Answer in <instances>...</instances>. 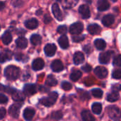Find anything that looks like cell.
<instances>
[{
  "label": "cell",
  "mask_w": 121,
  "mask_h": 121,
  "mask_svg": "<svg viewBox=\"0 0 121 121\" xmlns=\"http://www.w3.org/2000/svg\"><path fill=\"white\" fill-rule=\"evenodd\" d=\"M4 74H5V77H6L7 79L13 81V80L17 79L19 77L20 69L18 67H17L16 66L10 65V66H8L5 69Z\"/></svg>",
  "instance_id": "6da1fadb"
},
{
  "label": "cell",
  "mask_w": 121,
  "mask_h": 121,
  "mask_svg": "<svg viewBox=\"0 0 121 121\" xmlns=\"http://www.w3.org/2000/svg\"><path fill=\"white\" fill-rule=\"evenodd\" d=\"M57 97L58 94L56 92H52L48 95V97L41 99L40 100V103L45 106H51L56 102Z\"/></svg>",
  "instance_id": "7a4b0ae2"
},
{
  "label": "cell",
  "mask_w": 121,
  "mask_h": 121,
  "mask_svg": "<svg viewBox=\"0 0 121 121\" xmlns=\"http://www.w3.org/2000/svg\"><path fill=\"white\" fill-rule=\"evenodd\" d=\"M107 113L108 116L113 121H118L121 118V110L117 106H108L107 108Z\"/></svg>",
  "instance_id": "3957f363"
},
{
  "label": "cell",
  "mask_w": 121,
  "mask_h": 121,
  "mask_svg": "<svg viewBox=\"0 0 121 121\" xmlns=\"http://www.w3.org/2000/svg\"><path fill=\"white\" fill-rule=\"evenodd\" d=\"M84 29V26L82 23L81 22H77L71 25L69 28V32L72 35H79L81 34V33L83 31Z\"/></svg>",
  "instance_id": "277c9868"
},
{
  "label": "cell",
  "mask_w": 121,
  "mask_h": 121,
  "mask_svg": "<svg viewBox=\"0 0 121 121\" xmlns=\"http://www.w3.org/2000/svg\"><path fill=\"white\" fill-rule=\"evenodd\" d=\"M21 107V103H15L13 104H12L10 108H9V113L10 115L15 118H17L19 116V113H20V108Z\"/></svg>",
  "instance_id": "5b68a950"
},
{
  "label": "cell",
  "mask_w": 121,
  "mask_h": 121,
  "mask_svg": "<svg viewBox=\"0 0 121 121\" xmlns=\"http://www.w3.org/2000/svg\"><path fill=\"white\" fill-rule=\"evenodd\" d=\"M7 91L12 96L13 99L16 101L19 102V101H22L24 99V96L23 93L21 92L20 91L13 89H9V90H7Z\"/></svg>",
  "instance_id": "8992f818"
},
{
  "label": "cell",
  "mask_w": 121,
  "mask_h": 121,
  "mask_svg": "<svg viewBox=\"0 0 121 121\" xmlns=\"http://www.w3.org/2000/svg\"><path fill=\"white\" fill-rule=\"evenodd\" d=\"M52 11L55 17L58 20V21H62L63 19V14L60 9V6L57 3L53 4L52 6Z\"/></svg>",
  "instance_id": "52a82bcc"
},
{
  "label": "cell",
  "mask_w": 121,
  "mask_h": 121,
  "mask_svg": "<svg viewBox=\"0 0 121 121\" xmlns=\"http://www.w3.org/2000/svg\"><path fill=\"white\" fill-rule=\"evenodd\" d=\"M94 74L100 79H104L108 75V70L104 67H97L94 69Z\"/></svg>",
  "instance_id": "ba28073f"
},
{
  "label": "cell",
  "mask_w": 121,
  "mask_h": 121,
  "mask_svg": "<svg viewBox=\"0 0 121 121\" xmlns=\"http://www.w3.org/2000/svg\"><path fill=\"white\" fill-rule=\"evenodd\" d=\"M79 12L83 18H89L91 16L89 7L86 4H82L79 8Z\"/></svg>",
  "instance_id": "9c48e42d"
},
{
  "label": "cell",
  "mask_w": 121,
  "mask_h": 121,
  "mask_svg": "<svg viewBox=\"0 0 121 121\" xmlns=\"http://www.w3.org/2000/svg\"><path fill=\"white\" fill-rule=\"evenodd\" d=\"M112 55H113L112 51H108L101 53L99 55V62L101 64H107L110 61Z\"/></svg>",
  "instance_id": "30bf717a"
},
{
  "label": "cell",
  "mask_w": 121,
  "mask_h": 121,
  "mask_svg": "<svg viewBox=\"0 0 121 121\" xmlns=\"http://www.w3.org/2000/svg\"><path fill=\"white\" fill-rule=\"evenodd\" d=\"M56 50H57V48L55 44H47L44 48L45 53L48 57L53 56L55 54Z\"/></svg>",
  "instance_id": "8fae6325"
},
{
  "label": "cell",
  "mask_w": 121,
  "mask_h": 121,
  "mask_svg": "<svg viewBox=\"0 0 121 121\" xmlns=\"http://www.w3.org/2000/svg\"><path fill=\"white\" fill-rule=\"evenodd\" d=\"M51 68H52V71H54L55 72H61L62 70H63L64 66H63L62 62L60 60H55L52 62Z\"/></svg>",
  "instance_id": "7c38bea8"
},
{
  "label": "cell",
  "mask_w": 121,
  "mask_h": 121,
  "mask_svg": "<svg viewBox=\"0 0 121 121\" xmlns=\"http://www.w3.org/2000/svg\"><path fill=\"white\" fill-rule=\"evenodd\" d=\"M37 91V88L35 84H26L23 88V92L25 94L30 96L35 94Z\"/></svg>",
  "instance_id": "4fadbf2b"
},
{
  "label": "cell",
  "mask_w": 121,
  "mask_h": 121,
  "mask_svg": "<svg viewBox=\"0 0 121 121\" xmlns=\"http://www.w3.org/2000/svg\"><path fill=\"white\" fill-rule=\"evenodd\" d=\"M44 65H45L44 61L41 58H37V59L34 60L33 62V64H32L33 69L35 71L42 69L43 68Z\"/></svg>",
  "instance_id": "5bb4252c"
},
{
  "label": "cell",
  "mask_w": 121,
  "mask_h": 121,
  "mask_svg": "<svg viewBox=\"0 0 121 121\" xmlns=\"http://www.w3.org/2000/svg\"><path fill=\"white\" fill-rule=\"evenodd\" d=\"M35 116V111L31 108H26L23 111V118L27 121H30Z\"/></svg>",
  "instance_id": "9a60e30c"
},
{
  "label": "cell",
  "mask_w": 121,
  "mask_h": 121,
  "mask_svg": "<svg viewBox=\"0 0 121 121\" xmlns=\"http://www.w3.org/2000/svg\"><path fill=\"white\" fill-rule=\"evenodd\" d=\"M115 21V18L112 14H108L104 16L102 18V23L105 26H111Z\"/></svg>",
  "instance_id": "2e32d148"
},
{
  "label": "cell",
  "mask_w": 121,
  "mask_h": 121,
  "mask_svg": "<svg viewBox=\"0 0 121 121\" xmlns=\"http://www.w3.org/2000/svg\"><path fill=\"white\" fill-rule=\"evenodd\" d=\"M25 26L28 29H35L38 26V22L35 18H30L25 22Z\"/></svg>",
  "instance_id": "e0dca14e"
},
{
  "label": "cell",
  "mask_w": 121,
  "mask_h": 121,
  "mask_svg": "<svg viewBox=\"0 0 121 121\" xmlns=\"http://www.w3.org/2000/svg\"><path fill=\"white\" fill-rule=\"evenodd\" d=\"M101 27L97 24H91L88 26V31L91 35H98L101 32Z\"/></svg>",
  "instance_id": "ac0fdd59"
},
{
  "label": "cell",
  "mask_w": 121,
  "mask_h": 121,
  "mask_svg": "<svg viewBox=\"0 0 121 121\" xmlns=\"http://www.w3.org/2000/svg\"><path fill=\"white\" fill-rule=\"evenodd\" d=\"M73 60L75 65H79L84 61V55L82 52H76L74 55Z\"/></svg>",
  "instance_id": "d6986e66"
},
{
  "label": "cell",
  "mask_w": 121,
  "mask_h": 121,
  "mask_svg": "<svg viewBox=\"0 0 121 121\" xmlns=\"http://www.w3.org/2000/svg\"><path fill=\"white\" fill-rule=\"evenodd\" d=\"M82 118L83 121H95L94 117L88 110H84L82 112Z\"/></svg>",
  "instance_id": "ffe728a7"
},
{
  "label": "cell",
  "mask_w": 121,
  "mask_h": 121,
  "mask_svg": "<svg viewBox=\"0 0 121 121\" xmlns=\"http://www.w3.org/2000/svg\"><path fill=\"white\" fill-rule=\"evenodd\" d=\"M97 7L99 11H106L110 7V4L108 1L106 0H100L97 3Z\"/></svg>",
  "instance_id": "44dd1931"
},
{
  "label": "cell",
  "mask_w": 121,
  "mask_h": 121,
  "mask_svg": "<svg viewBox=\"0 0 121 121\" xmlns=\"http://www.w3.org/2000/svg\"><path fill=\"white\" fill-rule=\"evenodd\" d=\"M58 43L60 45V46L62 48V49H67L69 47V40L68 38L66 35H62L59 40H58Z\"/></svg>",
  "instance_id": "7402d4cb"
},
{
  "label": "cell",
  "mask_w": 121,
  "mask_h": 121,
  "mask_svg": "<svg viewBox=\"0 0 121 121\" xmlns=\"http://www.w3.org/2000/svg\"><path fill=\"white\" fill-rule=\"evenodd\" d=\"M16 45L18 48H21V49H24L28 45V40L24 37H20L16 40Z\"/></svg>",
  "instance_id": "603a6c76"
},
{
  "label": "cell",
  "mask_w": 121,
  "mask_h": 121,
  "mask_svg": "<svg viewBox=\"0 0 121 121\" xmlns=\"http://www.w3.org/2000/svg\"><path fill=\"white\" fill-rule=\"evenodd\" d=\"M2 42L5 45H9L12 40V35L9 31H5L1 36Z\"/></svg>",
  "instance_id": "cb8c5ba5"
},
{
  "label": "cell",
  "mask_w": 121,
  "mask_h": 121,
  "mask_svg": "<svg viewBox=\"0 0 121 121\" xmlns=\"http://www.w3.org/2000/svg\"><path fill=\"white\" fill-rule=\"evenodd\" d=\"M119 94L117 91H113L107 96V100L110 102H114L119 99Z\"/></svg>",
  "instance_id": "d4e9b609"
},
{
  "label": "cell",
  "mask_w": 121,
  "mask_h": 121,
  "mask_svg": "<svg viewBox=\"0 0 121 121\" xmlns=\"http://www.w3.org/2000/svg\"><path fill=\"white\" fill-rule=\"evenodd\" d=\"M94 45H95V47L98 50H104L106 48V42L103 39H96L94 41Z\"/></svg>",
  "instance_id": "484cf974"
},
{
  "label": "cell",
  "mask_w": 121,
  "mask_h": 121,
  "mask_svg": "<svg viewBox=\"0 0 121 121\" xmlns=\"http://www.w3.org/2000/svg\"><path fill=\"white\" fill-rule=\"evenodd\" d=\"M45 84L48 86H54L55 85H57V81L55 79V77L53 75H49L47 77V79L45 81Z\"/></svg>",
  "instance_id": "4316f807"
},
{
  "label": "cell",
  "mask_w": 121,
  "mask_h": 121,
  "mask_svg": "<svg viewBox=\"0 0 121 121\" xmlns=\"http://www.w3.org/2000/svg\"><path fill=\"white\" fill-rule=\"evenodd\" d=\"M30 43L33 45H38L41 43V37L38 34H34L30 37Z\"/></svg>",
  "instance_id": "83f0119b"
},
{
  "label": "cell",
  "mask_w": 121,
  "mask_h": 121,
  "mask_svg": "<svg viewBox=\"0 0 121 121\" xmlns=\"http://www.w3.org/2000/svg\"><path fill=\"white\" fill-rule=\"evenodd\" d=\"M82 77V72L79 70H74L70 74V79L73 82L78 81Z\"/></svg>",
  "instance_id": "f1b7e54d"
},
{
  "label": "cell",
  "mask_w": 121,
  "mask_h": 121,
  "mask_svg": "<svg viewBox=\"0 0 121 121\" xmlns=\"http://www.w3.org/2000/svg\"><path fill=\"white\" fill-rule=\"evenodd\" d=\"M92 111L96 114H100L102 111V106L99 103H94L91 106Z\"/></svg>",
  "instance_id": "f546056e"
},
{
  "label": "cell",
  "mask_w": 121,
  "mask_h": 121,
  "mask_svg": "<svg viewBox=\"0 0 121 121\" xmlns=\"http://www.w3.org/2000/svg\"><path fill=\"white\" fill-rule=\"evenodd\" d=\"M11 57V53L9 50H5L4 52H2L1 55V62H4L5 60H10Z\"/></svg>",
  "instance_id": "4dcf8cb0"
},
{
  "label": "cell",
  "mask_w": 121,
  "mask_h": 121,
  "mask_svg": "<svg viewBox=\"0 0 121 121\" xmlns=\"http://www.w3.org/2000/svg\"><path fill=\"white\" fill-rule=\"evenodd\" d=\"M91 94L96 98H101L103 96V91L100 89H94L91 91Z\"/></svg>",
  "instance_id": "1f68e13d"
},
{
  "label": "cell",
  "mask_w": 121,
  "mask_h": 121,
  "mask_svg": "<svg viewBox=\"0 0 121 121\" xmlns=\"http://www.w3.org/2000/svg\"><path fill=\"white\" fill-rule=\"evenodd\" d=\"M62 116H63V115L61 111H56V112L52 113L51 118L55 120H60L62 118Z\"/></svg>",
  "instance_id": "d6a6232c"
},
{
  "label": "cell",
  "mask_w": 121,
  "mask_h": 121,
  "mask_svg": "<svg viewBox=\"0 0 121 121\" xmlns=\"http://www.w3.org/2000/svg\"><path fill=\"white\" fill-rule=\"evenodd\" d=\"M77 3V1H65L62 2L65 8H71L72 6H74V5Z\"/></svg>",
  "instance_id": "836d02e7"
},
{
  "label": "cell",
  "mask_w": 121,
  "mask_h": 121,
  "mask_svg": "<svg viewBox=\"0 0 121 121\" xmlns=\"http://www.w3.org/2000/svg\"><path fill=\"white\" fill-rule=\"evenodd\" d=\"M112 77L114 79H121V69H117L114 70L113 72Z\"/></svg>",
  "instance_id": "e575fe53"
},
{
  "label": "cell",
  "mask_w": 121,
  "mask_h": 121,
  "mask_svg": "<svg viewBox=\"0 0 121 121\" xmlns=\"http://www.w3.org/2000/svg\"><path fill=\"white\" fill-rule=\"evenodd\" d=\"M113 65L116 67H121V55L115 57L113 60Z\"/></svg>",
  "instance_id": "d590c367"
},
{
  "label": "cell",
  "mask_w": 121,
  "mask_h": 121,
  "mask_svg": "<svg viewBox=\"0 0 121 121\" xmlns=\"http://www.w3.org/2000/svg\"><path fill=\"white\" fill-rule=\"evenodd\" d=\"M57 32L60 34H65L67 32V28L66 26H60L57 28Z\"/></svg>",
  "instance_id": "8d00e7d4"
},
{
  "label": "cell",
  "mask_w": 121,
  "mask_h": 121,
  "mask_svg": "<svg viewBox=\"0 0 121 121\" xmlns=\"http://www.w3.org/2000/svg\"><path fill=\"white\" fill-rule=\"evenodd\" d=\"M85 36L83 35H75V36H73L72 37V40L74 42H76V43H78V42H80V41H82L84 39Z\"/></svg>",
  "instance_id": "74e56055"
},
{
  "label": "cell",
  "mask_w": 121,
  "mask_h": 121,
  "mask_svg": "<svg viewBox=\"0 0 121 121\" xmlns=\"http://www.w3.org/2000/svg\"><path fill=\"white\" fill-rule=\"evenodd\" d=\"M62 87L64 90L65 91H69L72 89V85L71 84H69V82H64L62 84Z\"/></svg>",
  "instance_id": "f35d334b"
},
{
  "label": "cell",
  "mask_w": 121,
  "mask_h": 121,
  "mask_svg": "<svg viewBox=\"0 0 121 121\" xmlns=\"http://www.w3.org/2000/svg\"><path fill=\"white\" fill-rule=\"evenodd\" d=\"M7 101H8V98L4 94H0V103L6 104Z\"/></svg>",
  "instance_id": "ab89813d"
},
{
  "label": "cell",
  "mask_w": 121,
  "mask_h": 121,
  "mask_svg": "<svg viewBox=\"0 0 121 121\" xmlns=\"http://www.w3.org/2000/svg\"><path fill=\"white\" fill-rule=\"evenodd\" d=\"M83 49H84V50L87 54L90 53V52H91V50H92V48L91 47L90 45H85V46L83 48Z\"/></svg>",
  "instance_id": "60d3db41"
},
{
  "label": "cell",
  "mask_w": 121,
  "mask_h": 121,
  "mask_svg": "<svg viewBox=\"0 0 121 121\" xmlns=\"http://www.w3.org/2000/svg\"><path fill=\"white\" fill-rule=\"evenodd\" d=\"M82 69L86 72H89L91 70V67L89 64H86L84 66L82 67Z\"/></svg>",
  "instance_id": "b9f144b4"
},
{
  "label": "cell",
  "mask_w": 121,
  "mask_h": 121,
  "mask_svg": "<svg viewBox=\"0 0 121 121\" xmlns=\"http://www.w3.org/2000/svg\"><path fill=\"white\" fill-rule=\"evenodd\" d=\"M5 115H6V110L4 108H1V110H0V118H1V119H3L4 117L5 116Z\"/></svg>",
  "instance_id": "7bdbcfd3"
},
{
  "label": "cell",
  "mask_w": 121,
  "mask_h": 121,
  "mask_svg": "<svg viewBox=\"0 0 121 121\" xmlns=\"http://www.w3.org/2000/svg\"><path fill=\"white\" fill-rule=\"evenodd\" d=\"M50 21H51V18H50V16H49L48 15V16H45L44 21H45V23H48Z\"/></svg>",
  "instance_id": "ee69618b"
},
{
  "label": "cell",
  "mask_w": 121,
  "mask_h": 121,
  "mask_svg": "<svg viewBox=\"0 0 121 121\" xmlns=\"http://www.w3.org/2000/svg\"><path fill=\"white\" fill-rule=\"evenodd\" d=\"M0 4H1V8H0V10H2V9L4 8V3H3V2H0Z\"/></svg>",
  "instance_id": "f6af8a7d"
},
{
  "label": "cell",
  "mask_w": 121,
  "mask_h": 121,
  "mask_svg": "<svg viewBox=\"0 0 121 121\" xmlns=\"http://www.w3.org/2000/svg\"></svg>",
  "instance_id": "bcb514c9"
}]
</instances>
